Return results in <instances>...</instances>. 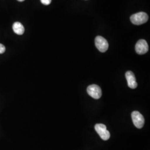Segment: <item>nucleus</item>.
Returning <instances> with one entry per match:
<instances>
[{
  "mask_svg": "<svg viewBox=\"0 0 150 150\" xmlns=\"http://www.w3.org/2000/svg\"><path fill=\"white\" fill-rule=\"evenodd\" d=\"M149 20L147 14L144 12H140L132 15L130 17L131 22L135 25H141L146 23Z\"/></svg>",
  "mask_w": 150,
  "mask_h": 150,
  "instance_id": "obj_1",
  "label": "nucleus"
},
{
  "mask_svg": "<svg viewBox=\"0 0 150 150\" xmlns=\"http://www.w3.org/2000/svg\"><path fill=\"white\" fill-rule=\"evenodd\" d=\"M95 129L97 133L99 134L103 140L106 141L110 139V134L107 129L106 126L102 123H97L95 126Z\"/></svg>",
  "mask_w": 150,
  "mask_h": 150,
  "instance_id": "obj_2",
  "label": "nucleus"
},
{
  "mask_svg": "<svg viewBox=\"0 0 150 150\" xmlns=\"http://www.w3.org/2000/svg\"><path fill=\"white\" fill-rule=\"evenodd\" d=\"M6 48L4 45L0 43V54H3L5 52Z\"/></svg>",
  "mask_w": 150,
  "mask_h": 150,
  "instance_id": "obj_9",
  "label": "nucleus"
},
{
  "mask_svg": "<svg viewBox=\"0 0 150 150\" xmlns=\"http://www.w3.org/2000/svg\"><path fill=\"white\" fill-rule=\"evenodd\" d=\"M12 28L14 32L18 35H22L25 32V28L22 24L19 22H15L13 25Z\"/></svg>",
  "mask_w": 150,
  "mask_h": 150,
  "instance_id": "obj_8",
  "label": "nucleus"
},
{
  "mask_svg": "<svg viewBox=\"0 0 150 150\" xmlns=\"http://www.w3.org/2000/svg\"><path fill=\"white\" fill-rule=\"evenodd\" d=\"M131 117L134 126L138 128L141 129L145 123V119L139 111H134L131 114Z\"/></svg>",
  "mask_w": 150,
  "mask_h": 150,
  "instance_id": "obj_3",
  "label": "nucleus"
},
{
  "mask_svg": "<svg viewBox=\"0 0 150 150\" xmlns=\"http://www.w3.org/2000/svg\"><path fill=\"white\" fill-rule=\"evenodd\" d=\"M18 1H20V2H22V1H24L25 0H17Z\"/></svg>",
  "mask_w": 150,
  "mask_h": 150,
  "instance_id": "obj_11",
  "label": "nucleus"
},
{
  "mask_svg": "<svg viewBox=\"0 0 150 150\" xmlns=\"http://www.w3.org/2000/svg\"><path fill=\"white\" fill-rule=\"evenodd\" d=\"M95 43L97 48L101 52H105L107 51L108 48V43L107 40L102 36H97Z\"/></svg>",
  "mask_w": 150,
  "mask_h": 150,
  "instance_id": "obj_5",
  "label": "nucleus"
},
{
  "mask_svg": "<svg viewBox=\"0 0 150 150\" xmlns=\"http://www.w3.org/2000/svg\"><path fill=\"white\" fill-rule=\"evenodd\" d=\"M135 50L139 54H144L149 51V45L145 40H139L136 44Z\"/></svg>",
  "mask_w": 150,
  "mask_h": 150,
  "instance_id": "obj_6",
  "label": "nucleus"
},
{
  "mask_svg": "<svg viewBox=\"0 0 150 150\" xmlns=\"http://www.w3.org/2000/svg\"><path fill=\"white\" fill-rule=\"evenodd\" d=\"M52 0H41V3L45 5H48L51 4Z\"/></svg>",
  "mask_w": 150,
  "mask_h": 150,
  "instance_id": "obj_10",
  "label": "nucleus"
},
{
  "mask_svg": "<svg viewBox=\"0 0 150 150\" xmlns=\"http://www.w3.org/2000/svg\"><path fill=\"white\" fill-rule=\"evenodd\" d=\"M88 94L95 99H99L102 96V91L100 87L97 85H91L87 88Z\"/></svg>",
  "mask_w": 150,
  "mask_h": 150,
  "instance_id": "obj_4",
  "label": "nucleus"
},
{
  "mask_svg": "<svg viewBox=\"0 0 150 150\" xmlns=\"http://www.w3.org/2000/svg\"><path fill=\"white\" fill-rule=\"evenodd\" d=\"M125 76L129 87L132 89L136 88L137 86V83L134 74L132 71H129L125 74Z\"/></svg>",
  "mask_w": 150,
  "mask_h": 150,
  "instance_id": "obj_7",
  "label": "nucleus"
}]
</instances>
